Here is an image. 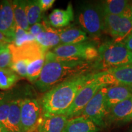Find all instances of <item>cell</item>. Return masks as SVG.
Returning <instances> with one entry per match:
<instances>
[{"label": "cell", "instance_id": "obj_13", "mask_svg": "<svg viewBox=\"0 0 132 132\" xmlns=\"http://www.w3.org/2000/svg\"><path fill=\"white\" fill-rule=\"evenodd\" d=\"M132 116V97L120 102L110 108L106 119V124L128 122Z\"/></svg>", "mask_w": 132, "mask_h": 132}, {"label": "cell", "instance_id": "obj_18", "mask_svg": "<svg viewBox=\"0 0 132 132\" xmlns=\"http://www.w3.org/2000/svg\"><path fill=\"white\" fill-rule=\"evenodd\" d=\"M61 44L70 45L87 42L89 40L87 34L80 28L70 26L59 29Z\"/></svg>", "mask_w": 132, "mask_h": 132}, {"label": "cell", "instance_id": "obj_36", "mask_svg": "<svg viewBox=\"0 0 132 132\" xmlns=\"http://www.w3.org/2000/svg\"><path fill=\"white\" fill-rule=\"evenodd\" d=\"M8 45V44H0V54H1V53L2 52V51L3 50V49L5 47H6V45Z\"/></svg>", "mask_w": 132, "mask_h": 132}, {"label": "cell", "instance_id": "obj_28", "mask_svg": "<svg viewBox=\"0 0 132 132\" xmlns=\"http://www.w3.org/2000/svg\"><path fill=\"white\" fill-rule=\"evenodd\" d=\"M11 62H12V56L8 44L5 47L0 54V69L9 67Z\"/></svg>", "mask_w": 132, "mask_h": 132}, {"label": "cell", "instance_id": "obj_4", "mask_svg": "<svg viewBox=\"0 0 132 132\" xmlns=\"http://www.w3.org/2000/svg\"><path fill=\"white\" fill-rule=\"evenodd\" d=\"M104 15L101 5L85 3L79 9L77 21L82 30L97 39L105 32Z\"/></svg>", "mask_w": 132, "mask_h": 132}, {"label": "cell", "instance_id": "obj_25", "mask_svg": "<svg viewBox=\"0 0 132 132\" xmlns=\"http://www.w3.org/2000/svg\"><path fill=\"white\" fill-rule=\"evenodd\" d=\"M45 62V57L31 61L27 69L26 78L31 82H36L40 77Z\"/></svg>", "mask_w": 132, "mask_h": 132}, {"label": "cell", "instance_id": "obj_9", "mask_svg": "<svg viewBox=\"0 0 132 132\" xmlns=\"http://www.w3.org/2000/svg\"><path fill=\"white\" fill-rule=\"evenodd\" d=\"M104 23L105 32L117 42H123L132 33V20L123 15L105 14Z\"/></svg>", "mask_w": 132, "mask_h": 132}, {"label": "cell", "instance_id": "obj_7", "mask_svg": "<svg viewBox=\"0 0 132 132\" xmlns=\"http://www.w3.org/2000/svg\"><path fill=\"white\" fill-rule=\"evenodd\" d=\"M103 87L106 86L102 85L95 78L94 73L92 78L78 92L73 103L64 115L67 116L69 119L81 115L86 106L97 92Z\"/></svg>", "mask_w": 132, "mask_h": 132}, {"label": "cell", "instance_id": "obj_35", "mask_svg": "<svg viewBox=\"0 0 132 132\" xmlns=\"http://www.w3.org/2000/svg\"><path fill=\"white\" fill-rule=\"evenodd\" d=\"M0 132H8L6 128L0 123Z\"/></svg>", "mask_w": 132, "mask_h": 132}, {"label": "cell", "instance_id": "obj_3", "mask_svg": "<svg viewBox=\"0 0 132 132\" xmlns=\"http://www.w3.org/2000/svg\"><path fill=\"white\" fill-rule=\"evenodd\" d=\"M98 55L92 64L95 70L102 72L120 66L132 64V52L123 42L106 41L98 48Z\"/></svg>", "mask_w": 132, "mask_h": 132}, {"label": "cell", "instance_id": "obj_30", "mask_svg": "<svg viewBox=\"0 0 132 132\" xmlns=\"http://www.w3.org/2000/svg\"><path fill=\"white\" fill-rule=\"evenodd\" d=\"M48 24L49 23H48V21H46L45 20L43 21L42 22L37 23L34 24V25L30 26L29 32H30L34 37H36L39 34H40L41 32L44 31L46 26H47Z\"/></svg>", "mask_w": 132, "mask_h": 132}, {"label": "cell", "instance_id": "obj_14", "mask_svg": "<svg viewBox=\"0 0 132 132\" xmlns=\"http://www.w3.org/2000/svg\"><path fill=\"white\" fill-rule=\"evenodd\" d=\"M69 118L65 115L43 114L37 124L39 132H63Z\"/></svg>", "mask_w": 132, "mask_h": 132}, {"label": "cell", "instance_id": "obj_26", "mask_svg": "<svg viewBox=\"0 0 132 132\" xmlns=\"http://www.w3.org/2000/svg\"><path fill=\"white\" fill-rule=\"evenodd\" d=\"M36 41L34 37L29 31H26L18 25L16 26L15 35L12 44L16 47H20L26 43Z\"/></svg>", "mask_w": 132, "mask_h": 132}, {"label": "cell", "instance_id": "obj_8", "mask_svg": "<svg viewBox=\"0 0 132 132\" xmlns=\"http://www.w3.org/2000/svg\"><path fill=\"white\" fill-rule=\"evenodd\" d=\"M94 77L106 87L123 86L132 87V65L120 66L95 72Z\"/></svg>", "mask_w": 132, "mask_h": 132}, {"label": "cell", "instance_id": "obj_6", "mask_svg": "<svg viewBox=\"0 0 132 132\" xmlns=\"http://www.w3.org/2000/svg\"><path fill=\"white\" fill-rule=\"evenodd\" d=\"M107 87H103L97 92L82 111L81 115L93 122L99 128L106 127L108 110L105 95Z\"/></svg>", "mask_w": 132, "mask_h": 132}, {"label": "cell", "instance_id": "obj_34", "mask_svg": "<svg viewBox=\"0 0 132 132\" xmlns=\"http://www.w3.org/2000/svg\"><path fill=\"white\" fill-rule=\"evenodd\" d=\"M9 95L8 94L3 92H0V105L9 101Z\"/></svg>", "mask_w": 132, "mask_h": 132}, {"label": "cell", "instance_id": "obj_10", "mask_svg": "<svg viewBox=\"0 0 132 132\" xmlns=\"http://www.w3.org/2000/svg\"><path fill=\"white\" fill-rule=\"evenodd\" d=\"M40 113L41 106L37 100L25 98L21 100L22 132H31L37 127Z\"/></svg>", "mask_w": 132, "mask_h": 132}, {"label": "cell", "instance_id": "obj_27", "mask_svg": "<svg viewBox=\"0 0 132 132\" xmlns=\"http://www.w3.org/2000/svg\"><path fill=\"white\" fill-rule=\"evenodd\" d=\"M31 61L28 60H20L11 62L9 68L11 69L18 75L23 78L27 77V69Z\"/></svg>", "mask_w": 132, "mask_h": 132}, {"label": "cell", "instance_id": "obj_31", "mask_svg": "<svg viewBox=\"0 0 132 132\" xmlns=\"http://www.w3.org/2000/svg\"><path fill=\"white\" fill-rule=\"evenodd\" d=\"M55 1L54 0H39V6L42 11H45L53 6Z\"/></svg>", "mask_w": 132, "mask_h": 132}, {"label": "cell", "instance_id": "obj_15", "mask_svg": "<svg viewBox=\"0 0 132 132\" xmlns=\"http://www.w3.org/2000/svg\"><path fill=\"white\" fill-rule=\"evenodd\" d=\"M74 12L72 3H69L66 9H56L48 16L50 25L54 28L66 27L73 20Z\"/></svg>", "mask_w": 132, "mask_h": 132}, {"label": "cell", "instance_id": "obj_12", "mask_svg": "<svg viewBox=\"0 0 132 132\" xmlns=\"http://www.w3.org/2000/svg\"><path fill=\"white\" fill-rule=\"evenodd\" d=\"M16 26L12 1L7 0L1 1L0 3V32L14 42Z\"/></svg>", "mask_w": 132, "mask_h": 132}, {"label": "cell", "instance_id": "obj_17", "mask_svg": "<svg viewBox=\"0 0 132 132\" xmlns=\"http://www.w3.org/2000/svg\"><path fill=\"white\" fill-rule=\"evenodd\" d=\"M100 130L93 122L84 116L69 119L63 132H97Z\"/></svg>", "mask_w": 132, "mask_h": 132}, {"label": "cell", "instance_id": "obj_16", "mask_svg": "<svg viewBox=\"0 0 132 132\" xmlns=\"http://www.w3.org/2000/svg\"><path fill=\"white\" fill-rule=\"evenodd\" d=\"M132 97V87L123 86H111L107 87L105 101L107 108H110L120 102Z\"/></svg>", "mask_w": 132, "mask_h": 132}, {"label": "cell", "instance_id": "obj_32", "mask_svg": "<svg viewBox=\"0 0 132 132\" xmlns=\"http://www.w3.org/2000/svg\"><path fill=\"white\" fill-rule=\"evenodd\" d=\"M123 43L125 44V47L132 52V33L123 41Z\"/></svg>", "mask_w": 132, "mask_h": 132}, {"label": "cell", "instance_id": "obj_2", "mask_svg": "<svg viewBox=\"0 0 132 132\" xmlns=\"http://www.w3.org/2000/svg\"><path fill=\"white\" fill-rule=\"evenodd\" d=\"M94 73H86L64 81L45 92L42 97L43 114L64 115L76 96L93 77Z\"/></svg>", "mask_w": 132, "mask_h": 132}, {"label": "cell", "instance_id": "obj_11", "mask_svg": "<svg viewBox=\"0 0 132 132\" xmlns=\"http://www.w3.org/2000/svg\"><path fill=\"white\" fill-rule=\"evenodd\" d=\"M9 48L12 56L11 62L20 60L33 61L45 57L47 53V50L41 47L36 41L26 43L20 47H16L13 44H10Z\"/></svg>", "mask_w": 132, "mask_h": 132}, {"label": "cell", "instance_id": "obj_24", "mask_svg": "<svg viewBox=\"0 0 132 132\" xmlns=\"http://www.w3.org/2000/svg\"><path fill=\"white\" fill-rule=\"evenodd\" d=\"M21 77L9 67L0 69V89H9Z\"/></svg>", "mask_w": 132, "mask_h": 132}, {"label": "cell", "instance_id": "obj_38", "mask_svg": "<svg viewBox=\"0 0 132 132\" xmlns=\"http://www.w3.org/2000/svg\"><path fill=\"white\" fill-rule=\"evenodd\" d=\"M130 132H132V128H131V130H130Z\"/></svg>", "mask_w": 132, "mask_h": 132}, {"label": "cell", "instance_id": "obj_29", "mask_svg": "<svg viewBox=\"0 0 132 132\" xmlns=\"http://www.w3.org/2000/svg\"><path fill=\"white\" fill-rule=\"evenodd\" d=\"M11 102L7 101L0 105V123L6 128L9 116Z\"/></svg>", "mask_w": 132, "mask_h": 132}, {"label": "cell", "instance_id": "obj_20", "mask_svg": "<svg viewBox=\"0 0 132 132\" xmlns=\"http://www.w3.org/2000/svg\"><path fill=\"white\" fill-rule=\"evenodd\" d=\"M21 100L11 102L10 111L6 128L8 132H22L21 122Z\"/></svg>", "mask_w": 132, "mask_h": 132}, {"label": "cell", "instance_id": "obj_39", "mask_svg": "<svg viewBox=\"0 0 132 132\" xmlns=\"http://www.w3.org/2000/svg\"><path fill=\"white\" fill-rule=\"evenodd\" d=\"M131 65H132V64H131Z\"/></svg>", "mask_w": 132, "mask_h": 132}, {"label": "cell", "instance_id": "obj_5", "mask_svg": "<svg viewBox=\"0 0 132 132\" xmlns=\"http://www.w3.org/2000/svg\"><path fill=\"white\" fill-rule=\"evenodd\" d=\"M52 52L59 58L87 62L94 61L98 55V48L88 41L70 45L61 44Z\"/></svg>", "mask_w": 132, "mask_h": 132}, {"label": "cell", "instance_id": "obj_19", "mask_svg": "<svg viewBox=\"0 0 132 132\" xmlns=\"http://www.w3.org/2000/svg\"><path fill=\"white\" fill-rule=\"evenodd\" d=\"M36 41L46 50L51 48L56 47L61 45L59 30L51 27L48 24L44 31L36 37Z\"/></svg>", "mask_w": 132, "mask_h": 132}, {"label": "cell", "instance_id": "obj_21", "mask_svg": "<svg viewBox=\"0 0 132 132\" xmlns=\"http://www.w3.org/2000/svg\"><path fill=\"white\" fill-rule=\"evenodd\" d=\"M11 1L16 25L26 31H29L30 26L26 16V1L15 0Z\"/></svg>", "mask_w": 132, "mask_h": 132}, {"label": "cell", "instance_id": "obj_33", "mask_svg": "<svg viewBox=\"0 0 132 132\" xmlns=\"http://www.w3.org/2000/svg\"><path fill=\"white\" fill-rule=\"evenodd\" d=\"M13 41L11 39L5 36L3 33L0 32V44H12Z\"/></svg>", "mask_w": 132, "mask_h": 132}, {"label": "cell", "instance_id": "obj_23", "mask_svg": "<svg viewBox=\"0 0 132 132\" xmlns=\"http://www.w3.org/2000/svg\"><path fill=\"white\" fill-rule=\"evenodd\" d=\"M42 12L39 0L26 1V13L29 26L40 22L42 17Z\"/></svg>", "mask_w": 132, "mask_h": 132}, {"label": "cell", "instance_id": "obj_37", "mask_svg": "<svg viewBox=\"0 0 132 132\" xmlns=\"http://www.w3.org/2000/svg\"><path fill=\"white\" fill-rule=\"evenodd\" d=\"M130 121H132V116H131V118H130V120H129V122H130Z\"/></svg>", "mask_w": 132, "mask_h": 132}, {"label": "cell", "instance_id": "obj_22", "mask_svg": "<svg viewBox=\"0 0 132 132\" xmlns=\"http://www.w3.org/2000/svg\"><path fill=\"white\" fill-rule=\"evenodd\" d=\"M126 0H107L101 4L105 14L121 15L130 4Z\"/></svg>", "mask_w": 132, "mask_h": 132}, {"label": "cell", "instance_id": "obj_1", "mask_svg": "<svg viewBox=\"0 0 132 132\" xmlns=\"http://www.w3.org/2000/svg\"><path fill=\"white\" fill-rule=\"evenodd\" d=\"M90 66V62L59 58L52 52H48L42 73L35 85L40 92H47L64 81L86 73Z\"/></svg>", "mask_w": 132, "mask_h": 132}]
</instances>
